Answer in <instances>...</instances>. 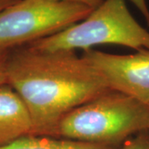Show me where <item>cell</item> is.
<instances>
[{
	"mask_svg": "<svg viewBox=\"0 0 149 149\" xmlns=\"http://www.w3.org/2000/svg\"><path fill=\"white\" fill-rule=\"evenodd\" d=\"M27 136L33 126L26 104L10 85H0V147Z\"/></svg>",
	"mask_w": 149,
	"mask_h": 149,
	"instance_id": "obj_6",
	"label": "cell"
},
{
	"mask_svg": "<svg viewBox=\"0 0 149 149\" xmlns=\"http://www.w3.org/2000/svg\"><path fill=\"white\" fill-rule=\"evenodd\" d=\"M93 8L46 0H20L0 12V49L12 50L84 20Z\"/></svg>",
	"mask_w": 149,
	"mask_h": 149,
	"instance_id": "obj_4",
	"label": "cell"
},
{
	"mask_svg": "<svg viewBox=\"0 0 149 149\" xmlns=\"http://www.w3.org/2000/svg\"><path fill=\"white\" fill-rule=\"evenodd\" d=\"M10 50L0 49V85H8L7 61Z\"/></svg>",
	"mask_w": 149,
	"mask_h": 149,
	"instance_id": "obj_9",
	"label": "cell"
},
{
	"mask_svg": "<svg viewBox=\"0 0 149 149\" xmlns=\"http://www.w3.org/2000/svg\"><path fill=\"white\" fill-rule=\"evenodd\" d=\"M118 148L119 147L88 143L65 139L27 136L2 146L0 149H118Z\"/></svg>",
	"mask_w": 149,
	"mask_h": 149,
	"instance_id": "obj_7",
	"label": "cell"
},
{
	"mask_svg": "<svg viewBox=\"0 0 149 149\" xmlns=\"http://www.w3.org/2000/svg\"><path fill=\"white\" fill-rule=\"evenodd\" d=\"M49 2H66V3H77L81 4L91 8L93 9L96 8L97 7L101 4L104 0H46Z\"/></svg>",
	"mask_w": 149,
	"mask_h": 149,
	"instance_id": "obj_11",
	"label": "cell"
},
{
	"mask_svg": "<svg viewBox=\"0 0 149 149\" xmlns=\"http://www.w3.org/2000/svg\"><path fill=\"white\" fill-rule=\"evenodd\" d=\"M146 130H149L148 106L109 91L66 113L57 126L56 138L119 147Z\"/></svg>",
	"mask_w": 149,
	"mask_h": 149,
	"instance_id": "obj_2",
	"label": "cell"
},
{
	"mask_svg": "<svg viewBox=\"0 0 149 149\" xmlns=\"http://www.w3.org/2000/svg\"><path fill=\"white\" fill-rule=\"evenodd\" d=\"M20 0H0V12L10 6L15 4Z\"/></svg>",
	"mask_w": 149,
	"mask_h": 149,
	"instance_id": "obj_12",
	"label": "cell"
},
{
	"mask_svg": "<svg viewBox=\"0 0 149 149\" xmlns=\"http://www.w3.org/2000/svg\"><path fill=\"white\" fill-rule=\"evenodd\" d=\"M113 91L149 104V49L130 55H115L94 49L81 56Z\"/></svg>",
	"mask_w": 149,
	"mask_h": 149,
	"instance_id": "obj_5",
	"label": "cell"
},
{
	"mask_svg": "<svg viewBox=\"0 0 149 149\" xmlns=\"http://www.w3.org/2000/svg\"><path fill=\"white\" fill-rule=\"evenodd\" d=\"M7 80L30 113L33 136L56 138L66 113L110 91L75 52H44L28 45L10 50Z\"/></svg>",
	"mask_w": 149,
	"mask_h": 149,
	"instance_id": "obj_1",
	"label": "cell"
},
{
	"mask_svg": "<svg viewBox=\"0 0 149 149\" xmlns=\"http://www.w3.org/2000/svg\"><path fill=\"white\" fill-rule=\"evenodd\" d=\"M148 108H149V104H148Z\"/></svg>",
	"mask_w": 149,
	"mask_h": 149,
	"instance_id": "obj_13",
	"label": "cell"
},
{
	"mask_svg": "<svg viewBox=\"0 0 149 149\" xmlns=\"http://www.w3.org/2000/svg\"><path fill=\"white\" fill-rule=\"evenodd\" d=\"M136 8L141 13L149 27V8L146 0H129Z\"/></svg>",
	"mask_w": 149,
	"mask_h": 149,
	"instance_id": "obj_10",
	"label": "cell"
},
{
	"mask_svg": "<svg viewBox=\"0 0 149 149\" xmlns=\"http://www.w3.org/2000/svg\"><path fill=\"white\" fill-rule=\"evenodd\" d=\"M102 44L149 49V31L133 17L124 0H104L84 20L27 45L44 52H75Z\"/></svg>",
	"mask_w": 149,
	"mask_h": 149,
	"instance_id": "obj_3",
	"label": "cell"
},
{
	"mask_svg": "<svg viewBox=\"0 0 149 149\" xmlns=\"http://www.w3.org/2000/svg\"><path fill=\"white\" fill-rule=\"evenodd\" d=\"M118 149H149V130L140 132L130 137Z\"/></svg>",
	"mask_w": 149,
	"mask_h": 149,
	"instance_id": "obj_8",
	"label": "cell"
}]
</instances>
